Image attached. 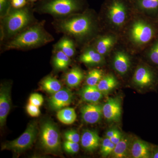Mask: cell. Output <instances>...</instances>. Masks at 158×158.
Segmentation results:
<instances>
[{
	"mask_svg": "<svg viewBox=\"0 0 158 158\" xmlns=\"http://www.w3.org/2000/svg\"><path fill=\"white\" fill-rule=\"evenodd\" d=\"M123 135L122 134L121 132L118 130L117 132L115 133V135L110 138V140H111V142H113L114 144H116L121 140Z\"/></svg>",
	"mask_w": 158,
	"mask_h": 158,
	"instance_id": "37",
	"label": "cell"
},
{
	"mask_svg": "<svg viewBox=\"0 0 158 158\" xmlns=\"http://www.w3.org/2000/svg\"><path fill=\"white\" fill-rule=\"evenodd\" d=\"M132 140L129 136L123 135L121 140L115 145L112 154V157L125 158L128 156Z\"/></svg>",
	"mask_w": 158,
	"mask_h": 158,
	"instance_id": "19",
	"label": "cell"
},
{
	"mask_svg": "<svg viewBox=\"0 0 158 158\" xmlns=\"http://www.w3.org/2000/svg\"><path fill=\"white\" fill-rule=\"evenodd\" d=\"M117 131H118V130L115 128L111 129L109 130L106 133V138H111V137H113L115 135V133L117 132Z\"/></svg>",
	"mask_w": 158,
	"mask_h": 158,
	"instance_id": "39",
	"label": "cell"
},
{
	"mask_svg": "<svg viewBox=\"0 0 158 158\" xmlns=\"http://www.w3.org/2000/svg\"><path fill=\"white\" fill-rule=\"evenodd\" d=\"M103 115L109 122H118L122 115L121 100L118 97L108 99L102 106Z\"/></svg>",
	"mask_w": 158,
	"mask_h": 158,
	"instance_id": "10",
	"label": "cell"
},
{
	"mask_svg": "<svg viewBox=\"0 0 158 158\" xmlns=\"http://www.w3.org/2000/svg\"><path fill=\"white\" fill-rule=\"evenodd\" d=\"M54 49L62 51L70 58L75 54V45L73 40L66 35H64V37L55 44Z\"/></svg>",
	"mask_w": 158,
	"mask_h": 158,
	"instance_id": "22",
	"label": "cell"
},
{
	"mask_svg": "<svg viewBox=\"0 0 158 158\" xmlns=\"http://www.w3.org/2000/svg\"><path fill=\"white\" fill-rule=\"evenodd\" d=\"M72 98L71 91L68 88H62L56 93L52 94L49 99V105L53 110L59 111L69 106Z\"/></svg>",
	"mask_w": 158,
	"mask_h": 158,
	"instance_id": "12",
	"label": "cell"
},
{
	"mask_svg": "<svg viewBox=\"0 0 158 158\" xmlns=\"http://www.w3.org/2000/svg\"><path fill=\"white\" fill-rule=\"evenodd\" d=\"M27 113L31 117H37L40 115V111L39 107L29 103L26 107Z\"/></svg>",
	"mask_w": 158,
	"mask_h": 158,
	"instance_id": "33",
	"label": "cell"
},
{
	"mask_svg": "<svg viewBox=\"0 0 158 158\" xmlns=\"http://www.w3.org/2000/svg\"><path fill=\"white\" fill-rule=\"evenodd\" d=\"M63 148L65 152L70 154H75L78 152L80 146L78 143L72 142L65 140L63 143Z\"/></svg>",
	"mask_w": 158,
	"mask_h": 158,
	"instance_id": "30",
	"label": "cell"
},
{
	"mask_svg": "<svg viewBox=\"0 0 158 158\" xmlns=\"http://www.w3.org/2000/svg\"><path fill=\"white\" fill-rule=\"evenodd\" d=\"M157 29L155 25L150 22L136 20L130 27V40L137 46L146 45L157 37Z\"/></svg>",
	"mask_w": 158,
	"mask_h": 158,
	"instance_id": "5",
	"label": "cell"
},
{
	"mask_svg": "<svg viewBox=\"0 0 158 158\" xmlns=\"http://www.w3.org/2000/svg\"><path fill=\"white\" fill-rule=\"evenodd\" d=\"M158 77L155 71L149 66L142 65L136 69L133 77V82L141 88H152L157 84Z\"/></svg>",
	"mask_w": 158,
	"mask_h": 158,
	"instance_id": "8",
	"label": "cell"
},
{
	"mask_svg": "<svg viewBox=\"0 0 158 158\" xmlns=\"http://www.w3.org/2000/svg\"><path fill=\"white\" fill-rule=\"evenodd\" d=\"M40 142L48 152L57 153L61 149L60 136L58 128L52 122L47 120L41 125Z\"/></svg>",
	"mask_w": 158,
	"mask_h": 158,
	"instance_id": "6",
	"label": "cell"
},
{
	"mask_svg": "<svg viewBox=\"0 0 158 158\" xmlns=\"http://www.w3.org/2000/svg\"><path fill=\"white\" fill-rule=\"evenodd\" d=\"M80 96L84 101L88 103L97 104L102 98L104 94L97 86L86 85L81 89Z\"/></svg>",
	"mask_w": 158,
	"mask_h": 158,
	"instance_id": "17",
	"label": "cell"
},
{
	"mask_svg": "<svg viewBox=\"0 0 158 158\" xmlns=\"http://www.w3.org/2000/svg\"><path fill=\"white\" fill-rule=\"evenodd\" d=\"M37 22L28 7L16 9L11 7L8 13L1 18V40L8 41Z\"/></svg>",
	"mask_w": 158,
	"mask_h": 158,
	"instance_id": "3",
	"label": "cell"
},
{
	"mask_svg": "<svg viewBox=\"0 0 158 158\" xmlns=\"http://www.w3.org/2000/svg\"><path fill=\"white\" fill-rule=\"evenodd\" d=\"M37 133V124L35 122H31L21 135L15 140L5 143L2 150H9L15 153L23 152L30 148L34 144Z\"/></svg>",
	"mask_w": 158,
	"mask_h": 158,
	"instance_id": "7",
	"label": "cell"
},
{
	"mask_svg": "<svg viewBox=\"0 0 158 158\" xmlns=\"http://www.w3.org/2000/svg\"><path fill=\"white\" fill-rule=\"evenodd\" d=\"M27 3L26 0H11V7L16 9L25 7Z\"/></svg>",
	"mask_w": 158,
	"mask_h": 158,
	"instance_id": "35",
	"label": "cell"
},
{
	"mask_svg": "<svg viewBox=\"0 0 158 158\" xmlns=\"http://www.w3.org/2000/svg\"><path fill=\"white\" fill-rule=\"evenodd\" d=\"M41 87L47 93L53 94L62 89V85L56 78L48 76L41 81Z\"/></svg>",
	"mask_w": 158,
	"mask_h": 158,
	"instance_id": "26",
	"label": "cell"
},
{
	"mask_svg": "<svg viewBox=\"0 0 158 158\" xmlns=\"http://www.w3.org/2000/svg\"><path fill=\"white\" fill-rule=\"evenodd\" d=\"M43 97L41 94L38 93H33L31 94L29 98V103L31 104L40 107L42 106L44 102Z\"/></svg>",
	"mask_w": 158,
	"mask_h": 158,
	"instance_id": "32",
	"label": "cell"
},
{
	"mask_svg": "<svg viewBox=\"0 0 158 158\" xmlns=\"http://www.w3.org/2000/svg\"><path fill=\"white\" fill-rule=\"evenodd\" d=\"M147 56L149 61L158 67V36L149 48Z\"/></svg>",
	"mask_w": 158,
	"mask_h": 158,
	"instance_id": "29",
	"label": "cell"
},
{
	"mask_svg": "<svg viewBox=\"0 0 158 158\" xmlns=\"http://www.w3.org/2000/svg\"><path fill=\"white\" fill-rule=\"evenodd\" d=\"M126 6L119 0H114L109 6L108 18L111 24L119 27L124 24L127 18Z\"/></svg>",
	"mask_w": 158,
	"mask_h": 158,
	"instance_id": "9",
	"label": "cell"
},
{
	"mask_svg": "<svg viewBox=\"0 0 158 158\" xmlns=\"http://www.w3.org/2000/svg\"><path fill=\"white\" fill-rule=\"evenodd\" d=\"M116 42V39L112 35H106L100 37L94 44V48L104 56L110 52Z\"/></svg>",
	"mask_w": 158,
	"mask_h": 158,
	"instance_id": "20",
	"label": "cell"
},
{
	"mask_svg": "<svg viewBox=\"0 0 158 158\" xmlns=\"http://www.w3.org/2000/svg\"><path fill=\"white\" fill-rule=\"evenodd\" d=\"M136 7L139 10L154 17L158 16V0H137Z\"/></svg>",
	"mask_w": 158,
	"mask_h": 158,
	"instance_id": "23",
	"label": "cell"
},
{
	"mask_svg": "<svg viewBox=\"0 0 158 158\" xmlns=\"http://www.w3.org/2000/svg\"><path fill=\"white\" fill-rule=\"evenodd\" d=\"M100 138L96 131L86 130L81 138L82 147L87 151L93 152L99 146Z\"/></svg>",
	"mask_w": 158,
	"mask_h": 158,
	"instance_id": "16",
	"label": "cell"
},
{
	"mask_svg": "<svg viewBox=\"0 0 158 158\" xmlns=\"http://www.w3.org/2000/svg\"><path fill=\"white\" fill-rule=\"evenodd\" d=\"M11 86L4 84L0 88V125L2 127L6 123L11 109Z\"/></svg>",
	"mask_w": 158,
	"mask_h": 158,
	"instance_id": "11",
	"label": "cell"
},
{
	"mask_svg": "<svg viewBox=\"0 0 158 158\" xmlns=\"http://www.w3.org/2000/svg\"><path fill=\"white\" fill-rule=\"evenodd\" d=\"M82 9L81 0H46L37 8V11L60 19L80 13Z\"/></svg>",
	"mask_w": 158,
	"mask_h": 158,
	"instance_id": "4",
	"label": "cell"
},
{
	"mask_svg": "<svg viewBox=\"0 0 158 158\" xmlns=\"http://www.w3.org/2000/svg\"><path fill=\"white\" fill-rule=\"evenodd\" d=\"M45 22L35 23L5 42V50H27L41 47L54 38L44 28Z\"/></svg>",
	"mask_w": 158,
	"mask_h": 158,
	"instance_id": "2",
	"label": "cell"
},
{
	"mask_svg": "<svg viewBox=\"0 0 158 158\" xmlns=\"http://www.w3.org/2000/svg\"><path fill=\"white\" fill-rule=\"evenodd\" d=\"M103 77V74L101 70L92 69L88 73L86 77V85L97 86Z\"/></svg>",
	"mask_w": 158,
	"mask_h": 158,
	"instance_id": "28",
	"label": "cell"
},
{
	"mask_svg": "<svg viewBox=\"0 0 158 158\" xmlns=\"http://www.w3.org/2000/svg\"><path fill=\"white\" fill-rule=\"evenodd\" d=\"M153 145L140 139L132 140L130 154L133 158H152Z\"/></svg>",
	"mask_w": 158,
	"mask_h": 158,
	"instance_id": "14",
	"label": "cell"
},
{
	"mask_svg": "<svg viewBox=\"0 0 158 158\" xmlns=\"http://www.w3.org/2000/svg\"><path fill=\"white\" fill-rule=\"evenodd\" d=\"M102 106L94 103H88L81 109L82 118L86 123L95 124L98 123L103 116Z\"/></svg>",
	"mask_w": 158,
	"mask_h": 158,
	"instance_id": "13",
	"label": "cell"
},
{
	"mask_svg": "<svg viewBox=\"0 0 158 158\" xmlns=\"http://www.w3.org/2000/svg\"><path fill=\"white\" fill-rule=\"evenodd\" d=\"M115 145H116V144H114L113 142H111V144L108 146L107 148L101 154L102 156L103 157H106L112 154L113 150H114V148H115Z\"/></svg>",
	"mask_w": 158,
	"mask_h": 158,
	"instance_id": "36",
	"label": "cell"
},
{
	"mask_svg": "<svg viewBox=\"0 0 158 158\" xmlns=\"http://www.w3.org/2000/svg\"><path fill=\"white\" fill-rule=\"evenodd\" d=\"M80 61L86 65H98L104 63V56L99 53L94 48L86 49L80 57Z\"/></svg>",
	"mask_w": 158,
	"mask_h": 158,
	"instance_id": "18",
	"label": "cell"
},
{
	"mask_svg": "<svg viewBox=\"0 0 158 158\" xmlns=\"http://www.w3.org/2000/svg\"><path fill=\"white\" fill-rule=\"evenodd\" d=\"M8 0H0V15L1 18L4 17L11 8Z\"/></svg>",
	"mask_w": 158,
	"mask_h": 158,
	"instance_id": "34",
	"label": "cell"
},
{
	"mask_svg": "<svg viewBox=\"0 0 158 158\" xmlns=\"http://www.w3.org/2000/svg\"><path fill=\"white\" fill-rule=\"evenodd\" d=\"M84 77L85 74L83 71L79 67L75 66L65 74V82L69 88H76L80 85Z\"/></svg>",
	"mask_w": 158,
	"mask_h": 158,
	"instance_id": "21",
	"label": "cell"
},
{
	"mask_svg": "<svg viewBox=\"0 0 158 158\" xmlns=\"http://www.w3.org/2000/svg\"><path fill=\"white\" fill-rule=\"evenodd\" d=\"M52 24L57 32L62 33L80 43H84L91 39L97 30L96 19L90 12L55 19Z\"/></svg>",
	"mask_w": 158,
	"mask_h": 158,
	"instance_id": "1",
	"label": "cell"
},
{
	"mask_svg": "<svg viewBox=\"0 0 158 158\" xmlns=\"http://www.w3.org/2000/svg\"><path fill=\"white\" fill-rule=\"evenodd\" d=\"M29 1H30V2H35V1H37V0H29Z\"/></svg>",
	"mask_w": 158,
	"mask_h": 158,
	"instance_id": "41",
	"label": "cell"
},
{
	"mask_svg": "<svg viewBox=\"0 0 158 158\" xmlns=\"http://www.w3.org/2000/svg\"><path fill=\"white\" fill-rule=\"evenodd\" d=\"M152 158H158V145H153Z\"/></svg>",
	"mask_w": 158,
	"mask_h": 158,
	"instance_id": "40",
	"label": "cell"
},
{
	"mask_svg": "<svg viewBox=\"0 0 158 158\" xmlns=\"http://www.w3.org/2000/svg\"><path fill=\"white\" fill-rule=\"evenodd\" d=\"M65 140L72 142L79 143L81 141L80 135L76 130H70L66 131L64 134Z\"/></svg>",
	"mask_w": 158,
	"mask_h": 158,
	"instance_id": "31",
	"label": "cell"
},
{
	"mask_svg": "<svg viewBox=\"0 0 158 158\" xmlns=\"http://www.w3.org/2000/svg\"><path fill=\"white\" fill-rule=\"evenodd\" d=\"M118 82L113 75L108 74L103 77L97 86L104 95L107 94L117 87Z\"/></svg>",
	"mask_w": 158,
	"mask_h": 158,
	"instance_id": "24",
	"label": "cell"
},
{
	"mask_svg": "<svg viewBox=\"0 0 158 158\" xmlns=\"http://www.w3.org/2000/svg\"><path fill=\"white\" fill-rule=\"evenodd\" d=\"M111 140L110 138H106L102 141L101 147V153H102L105 151V150L107 148L108 146L111 143Z\"/></svg>",
	"mask_w": 158,
	"mask_h": 158,
	"instance_id": "38",
	"label": "cell"
},
{
	"mask_svg": "<svg viewBox=\"0 0 158 158\" xmlns=\"http://www.w3.org/2000/svg\"><path fill=\"white\" fill-rule=\"evenodd\" d=\"M157 19H158V16L157 17Z\"/></svg>",
	"mask_w": 158,
	"mask_h": 158,
	"instance_id": "42",
	"label": "cell"
},
{
	"mask_svg": "<svg viewBox=\"0 0 158 158\" xmlns=\"http://www.w3.org/2000/svg\"><path fill=\"white\" fill-rule=\"evenodd\" d=\"M53 64L57 70H64L67 69L71 63L70 57L65 55L62 51L54 49Z\"/></svg>",
	"mask_w": 158,
	"mask_h": 158,
	"instance_id": "25",
	"label": "cell"
},
{
	"mask_svg": "<svg viewBox=\"0 0 158 158\" xmlns=\"http://www.w3.org/2000/svg\"><path fill=\"white\" fill-rule=\"evenodd\" d=\"M57 117L59 121L63 124L70 125L76 121L77 115L73 108L66 107L58 111Z\"/></svg>",
	"mask_w": 158,
	"mask_h": 158,
	"instance_id": "27",
	"label": "cell"
},
{
	"mask_svg": "<svg viewBox=\"0 0 158 158\" xmlns=\"http://www.w3.org/2000/svg\"><path fill=\"white\" fill-rule=\"evenodd\" d=\"M113 68L118 74L122 76L126 74L131 67L129 56L123 51H117L113 57Z\"/></svg>",
	"mask_w": 158,
	"mask_h": 158,
	"instance_id": "15",
	"label": "cell"
}]
</instances>
